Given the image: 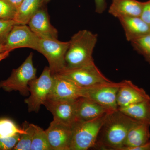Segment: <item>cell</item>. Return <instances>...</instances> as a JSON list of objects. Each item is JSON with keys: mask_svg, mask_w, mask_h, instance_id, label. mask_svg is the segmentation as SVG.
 <instances>
[{"mask_svg": "<svg viewBox=\"0 0 150 150\" xmlns=\"http://www.w3.org/2000/svg\"><path fill=\"white\" fill-rule=\"evenodd\" d=\"M138 122L118 109L109 112L100 130L93 148L121 150L128 132Z\"/></svg>", "mask_w": 150, "mask_h": 150, "instance_id": "1", "label": "cell"}, {"mask_svg": "<svg viewBox=\"0 0 150 150\" xmlns=\"http://www.w3.org/2000/svg\"><path fill=\"white\" fill-rule=\"evenodd\" d=\"M98 35L87 30H79L71 38L66 55V68L76 69L94 64L93 58Z\"/></svg>", "mask_w": 150, "mask_h": 150, "instance_id": "2", "label": "cell"}, {"mask_svg": "<svg viewBox=\"0 0 150 150\" xmlns=\"http://www.w3.org/2000/svg\"><path fill=\"white\" fill-rule=\"evenodd\" d=\"M108 113L93 120L75 123L72 127L70 150H87L94 148L100 130Z\"/></svg>", "mask_w": 150, "mask_h": 150, "instance_id": "3", "label": "cell"}, {"mask_svg": "<svg viewBox=\"0 0 150 150\" xmlns=\"http://www.w3.org/2000/svg\"><path fill=\"white\" fill-rule=\"evenodd\" d=\"M33 58V54L31 53L19 67L13 70L9 77L0 82V88L9 92L18 91L21 95L28 96L30 82L37 78Z\"/></svg>", "mask_w": 150, "mask_h": 150, "instance_id": "4", "label": "cell"}, {"mask_svg": "<svg viewBox=\"0 0 150 150\" xmlns=\"http://www.w3.org/2000/svg\"><path fill=\"white\" fill-rule=\"evenodd\" d=\"M54 77L49 67H46L40 76L30 82L28 86L29 97L25 100L28 112H38L40 106L44 105L52 91L54 84Z\"/></svg>", "mask_w": 150, "mask_h": 150, "instance_id": "5", "label": "cell"}, {"mask_svg": "<svg viewBox=\"0 0 150 150\" xmlns=\"http://www.w3.org/2000/svg\"><path fill=\"white\" fill-rule=\"evenodd\" d=\"M69 46V41L40 38L38 51L47 59L52 75L59 74L66 69L65 58Z\"/></svg>", "mask_w": 150, "mask_h": 150, "instance_id": "6", "label": "cell"}, {"mask_svg": "<svg viewBox=\"0 0 150 150\" xmlns=\"http://www.w3.org/2000/svg\"><path fill=\"white\" fill-rule=\"evenodd\" d=\"M59 74L71 80L82 88L112 82L104 76L95 63L76 69H65Z\"/></svg>", "mask_w": 150, "mask_h": 150, "instance_id": "7", "label": "cell"}, {"mask_svg": "<svg viewBox=\"0 0 150 150\" xmlns=\"http://www.w3.org/2000/svg\"><path fill=\"white\" fill-rule=\"evenodd\" d=\"M121 82H111L83 88L82 97L86 98L110 110L118 109L117 95Z\"/></svg>", "mask_w": 150, "mask_h": 150, "instance_id": "8", "label": "cell"}, {"mask_svg": "<svg viewBox=\"0 0 150 150\" xmlns=\"http://www.w3.org/2000/svg\"><path fill=\"white\" fill-rule=\"evenodd\" d=\"M77 100L48 99L43 105L52 113L53 120L72 127L77 122Z\"/></svg>", "mask_w": 150, "mask_h": 150, "instance_id": "9", "label": "cell"}, {"mask_svg": "<svg viewBox=\"0 0 150 150\" xmlns=\"http://www.w3.org/2000/svg\"><path fill=\"white\" fill-rule=\"evenodd\" d=\"M40 39L26 25H15L9 33L4 46L8 51L27 48L38 51Z\"/></svg>", "mask_w": 150, "mask_h": 150, "instance_id": "10", "label": "cell"}, {"mask_svg": "<svg viewBox=\"0 0 150 150\" xmlns=\"http://www.w3.org/2000/svg\"><path fill=\"white\" fill-rule=\"evenodd\" d=\"M45 131L51 150H70L72 127L53 120Z\"/></svg>", "mask_w": 150, "mask_h": 150, "instance_id": "11", "label": "cell"}, {"mask_svg": "<svg viewBox=\"0 0 150 150\" xmlns=\"http://www.w3.org/2000/svg\"><path fill=\"white\" fill-rule=\"evenodd\" d=\"M53 76L54 86L48 99H77L82 97L83 88L77 85L71 80L59 74Z\"/></svg>", "mask_w": 150, "mask_h": 150, "instance_id": "12", "label": "cell"}, {"mask_svg": "<svg viewBox=\"0 0 150 150\" xmlns=\"http://www.w3.org/2000/svg\"><path fill=\"white\" fill-rule=\"evenodd\" d=\"M146 100H150V96L144 89L135 85L131 81L121 82L117 95L118 108Z\"/></svg>", "mask_w": 150, "mask_h": 150, "instance_id": "13", "label": "cell"}, {"mask_svg": "<svg viewBox=\"0 0 150 150\" xmlns=\"http://www.w3.org/2000/svg\"><path fill=\"white\" fill-rule=\"evenodd\" d=\"M42 6L28 22L30 30L40 38L58 39V30L51 25L46 8Z\"/></svg>", "mask_w": 150, "mask_h": 150, "instance_id": "14", "label": "cell"}, {"mask_svg": "<svg viewBox=\"0 0 150 150\" xmlns=\"http://www.w3.org/2000/svg\"><path fill=\"white\" fill-rule=\"evenodd\" d=\"M111 111L86 98L81 97L77 100V122L93 120Z\"/></svg>", "mask_w": 150, "mask_h": 150, "instance_id": "15", "label": "cell"}, {"mask_svg": "<svg viewBox=\"0 0 150 150\" xmlns=\"http://www.w3.org/2000/svg\"><path fill=\"white\" fill-rule=\"evenodd\" d=\"M144 3L137 0H112L108 13L118 19L140 17Z\"/></svg>", "mask_w": 150, "mask_h": 150, "instance_id": "16", "label": "cell"}, {"mask_svg": "<svg viewBox=\"0 0 150 150\" xmlns=\"http://www.w3.org/2000/svg\"><path fill=\"white\" fill-rule=\"evenodd\" d=\"M150 126L138 122L130 129L121 150H135L150 140Z\"/></svg>", "mask_w": 150, "mask_h": 150, "instance_id": "17", "label": "cell"}, {"mask_svg": "<svg viewBox=\"0 0 150 150\" xmlns=\"http://www.w3.org/2000/svg\"><path fill=\"white\" fill-rule=\"evenodd\" d=\"M124 30L126 40H132L150 33V25L140 17H126L118 18Z\"/></svg>", "mask_w": 150, "mask_h": 150, "instance_id": "18", "label": "cell"}, {"mask_svg": "<svg viewBox=\"0 0 150 150\" xmlns=\"http://www.w3.org/2000/svg\"><path fill=\"white\" fill-rule=\"evenodd\" d=\"M118 109L135 121L150 126V100L137 103Z\"/></svg>", "mask_w": 150, "mask_h": 150, "instance_id": "19", "label": "cell"}, {"mask_svg": "<svg viewBox=\"0 0 150 150\" xmlns=\"http://www.w3.org/2000/svg\"><path fill=\"white\" fill-rule=\"evenodd\" d=\"M41 0H23L16 10L13 20L17 25H27L41 6Z\"/></svg>", "mask_w": 150, "mask_h": 150, "instance_id": "20", "label": "cell"}, {"mask_svg": "<svg viewBox=\"0 0 150 150\" xmlns=\"http://www.w3.org/2000/svg\"><path fill=\"white\" fill-rule=\"evenodd\" d=\"M30 150H51L46 131L34 124Z\"/></svg>", "mask_w": 150, "mask_h": 150, "instance_id": "21", "label": "cell"}, {"mask_svg": "<svg viewBox=\"0 0 150 150\" xmlns=\"http://www.w3.org/2000/svg\"><path fill=\"white\" fill-rule=\"evenodd\" d=\"M23 128L25 132L21 134L20 138L13 150H30L31 144L34 132V124L28 123L27 122L23 123Z\"/></svg>", "mask_w": 150, "mask_h": 150, "instance_id": "22", "label": "cell"}, {"mask_svg": "<svg viewBox=\"0 0 150 150\" xmlns=\"http://www.w3.org/2000/svg\"><path fill=\"white\" fill-rule=\"evenodd\" d=\"M131 43L134 50L150 64V33L136 38Z\"/></svg>", "mask_w": 150, "mask_h": 150, "instance_id": "23", "label": "cell"}, {"mask_svg": "<svg viewBox=\"0 0 150 150\" xmlns=\"http://www.w3.org/2000/svg\"><path fill=\"white\" fill-rule=\"evenodd\" d=\"M25 132L23 128H19L11 119L7 118L0 119V138L12 137Z\"/></svg>", "mask_w": 150, "mask_h": 150, "instance_id": "24", "label": "cell"}, {"mask_svg": "<svg viewBox=\"0 0 150 150\" xmlns=\"http://www.w3.org/2000/svg\"><path fill=\"white\" fill-rule=\"evenodd\" d=\"M15 25L13 19H0V45L5 44L9 33Z\"/></svg>", "mask_w": 150, "mask_h": 150, "instance_id": "25", "label": "cell"}, {"mask_svg": "<svg viewBox=\"0 0 150 150\" xmlns=\"http://www.w3.org/2000/svg\"><path fill=\"white\" fill-rule=\"evenodd\" d=\"M16 10L7 0H0V19L13 20Z\"/></svg>", "mask_w": 150, "mask_h": 150, "instance_id": "26", "label": "cell"}, {"mask_svg": "<svg viewBox=\"0 0 150 150\" xmlns=\"http://www.w3.org/2000/svg\"><path fill=\"white\" fill-rule=\"evenodd\" d=\"M21 134L12 137L0 138V150H13L19 140Z\"/></svg>", "mask_w": 150, "mask_h": 150, "instance_id": "27", "label": "cell"}, {"mask_svg": "<svg viewBox=\"0 0 150 150\" xmlns=\"http://www.w3.org/2000/svg\"><path fill=\"white\" fill-rule=\"evenodd\" d=\"M140 17L150 25V0L144 2Z\"/></svg>", "mask_w": 150, "mask_h": 150, "instance_id": "28", "label": "cell"}, {"mask_svg": "<svg viewBox=\"0 0 150 150\" xmlns=\"http://www.w3.org/2000/svg\"><path fill=\"white\" fill-rule=\"evenodd\" d=\"M95 4V11L97 13L102 14L105 11L107 7L105 0H94Z\"/></svg>", "mask_w": 150, "mask_h": 150, "instance_id": "29", "label": "cell"}, {"mask_svg": "<svg viewBox=\"0 0 150 150\" xmlns=\"http://www.w3.org/2000/svg\"><path fill=\"white\" fill-rule=\"evenodd\" d=\"M16 8L17 9L23 0H7Z\"/></svg>", "mask_w": 150, "mask_h": 150, "instance_id": "30", "label": "cell"}, {"mask_svg": "<svg viewBox=\"0 0 150 150\" xmlns=\"http://www.w3.org/2000/svg\"><path fill=\"white\" fill-rule=\"evenodd\" d=\"M135 150H150V140L145 144L137 148Z\"/></svg>", "mask_w": 150, "mask_h": 150, "instance_id": "31", "label": "cell"}, {"mask_svg": "<svg viewBox=\"0 0 150 150\" xmlns=\"http://www.w3.org/2000/svg\"><path fill=\"white\" fill-rule=\"evenodd\" d=\"M11 51H6L2 52V53H0V62L8 57Z\"/></svg>", "mask_w": 150, "mask_h": 150, "instance_id": "32", "label": "cell"}, {"mask_svg": "<svg viewBox=\"0 0 150 150\" xmlns=\"http://www.w3.org/2000/svg\"><path fill=\"white\" fill-rule=\"evenodd\" d=\"M6 51H8V50H7L4 45H0V53H2V52Z\"/></svg>", "mask_w": 150, "mask_h": 150, "instance_id": "33", "label": "cell"}, {"mask_svg": "<svg viewBox=\"0 0 150 150\" xmlns=\"http://www.w3.org/2000/svg\"><path fill=\"white\" fill-rule=\"evenodd\" d=\"M51 0H41V6L45 5Z\"/></svg>", "mask_w": 150, "mask_h": 150, "instance_id": "34", "label": "cell"}, {"mask_svg": "<svg viewBox=\"0 0 150 150\" xmlns=\"http://www.w3.org/2000/svg\"></svg>", "mask_w": 150, "mask_h": 150, "instance_id": "35", "label": "cell"}]
</instances>
